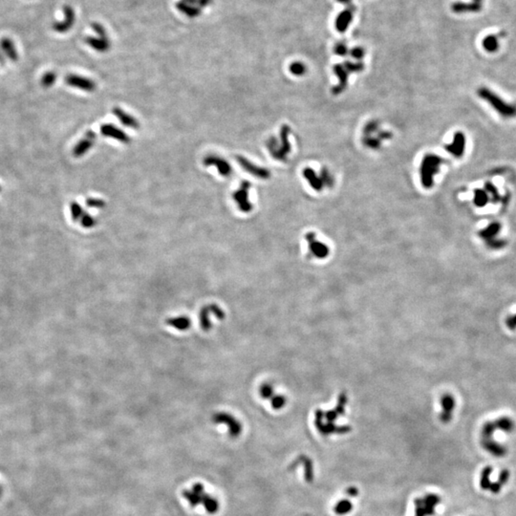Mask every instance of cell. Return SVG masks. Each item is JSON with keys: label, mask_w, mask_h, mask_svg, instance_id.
I'll return each instance as SVG.
<instances>
[{"label": "cell", "mask_w": 516, "mask_h": 516, "mask_svg": "<svg viewBox=\"0 0 516 516\" xmlns=\"http://www.w3.org/2000/svg\"><path fill=\"white\" fill-rule=\"evenodd\" d=\"M347 397L342 394L339 397L338 405L330 410H318L315 413V427L321 435L332 436L335 434H344L347 431L346 427L341 426L339 421L345 415L347 406Z\"/></svg>", "instance_id": "obj_1"}, {"label": "cell", "mask_w": 516, "mask_h": 516, "mask_svg": "<svg viewBox=\"0 0 516 516\" xmlns=\"http://www.w3.org/2000/svg\"><path fill=\"white\" fill-rule=\"evenodd\" d=\"M516 429L515 422L509 417H502L494 422L486 423L481 430V445L490 454L502 458L507 454V447L497 442L494 439V433L496 431H503L506 433H512Z\"/></svg>", "instance_id": "obj_2"}, {"label": "cell", "mask_w": 516, "mask_h": 516, "mask_svg": "<svg viewBox=\"0 0 516 516\" xmlns=\"http://www.w3.org/2000/svg\"><path fill=\"white\" fill-rule=\"evenodd\" d=\"M291 128L287 124H283L280 128L279 140L275 137H270L266 142V147L273 159L281 162H286L288 155L291 152V144L289 142V135Z\"/></svg>", "instance_id": "obj_3"}, {"label": "cell", "mask_w": 516, "mask_h": 516, "mask_svg": "<svg viewBox=\"0 0 516 516\" xmlns=\"http://www.w3.org/2000/svg\"><path fill=\"white\" fill-rule=\"evenodd\" d=\"M443 160L435 154H427L423 158L420 167V176L422 184L426 188H431L434 184V177L440 171Z\"/></svg>", "instance_id": "obj_4"}, {"label": "cell", "mask_w": 516, "mask_h": 516, "mask_svg": "<svg viewBox=\"0 0 516 516\" xmlns=\"http://www.w3.org/2000/svg\"><path fill=\"white\" fill-rule=\"evenodd\" d=\"M184 497L192 506H203L209 513L216 512L218 508L215 498L208 494L201 484L194 485L190 490L184 492Z\"/></svg>", "instance_id": "obj_5"}, {"label": "cell", "mask_w": 516, "mask_h": 516, "mask_svg": "<svg viewBox=\"0 0 516 516\" xmlns=\"http://www.w3.org/2000/svg\"><path fill=\"white\" fill-rule=\"evenodd\" d=\"M478 95L480 98L486 100L492 108L498 112L502 117L512 118L516 116V106L505 101L504 99H502L487 87H481L478 90Z\"/></svg>", "instance_id": "obj_6"}, {"label": "cell", "mask_w": 516, "mask_h": 516, "mask_svg": "<svg viewBox=\"0 0 516 516\" xmlns=\"http://www.w3.org/2000/svg\"><path fill=\"white\" fill-rule=\"evenodd\" d=\"M441 498L435 493L420 496L414 502V516H435Z\"/></svg>", "instance_id": "obj_7"}, {"label": "cell", "mask_w": 516, "mask_h": 516, "mask_svg": "<svg viewBox=\"0 0 516 516\" xmlns=\"http://www.w3.org/2000/svg\"><path fill=\"white\" fill-rule=\"evenodd\" d=\"M356 72V66L353 62H345L344 63H339L334 66V73L339 78V85L334 86L332 89L334 95H339L343 93L348 83V77L351 73Z\"/></svg>", "instance_id": "obj_8"}, {"label": "cell", "mask_w": 516, "mask_h": 516, "mask_svg": "<svg viewBox=\"0 0 516 516\" xmlns=\"http://www.w3.org/2000/svg\"><path fill=\"white\" fill-rule=\"evenodd\" d=\"M212 0H180L176 3V8L188 17H196L201 14L202 9L209 6Z\"/></svg>", "instance_id": "obj_9"}, {"label": "cell", "mask_w": 516, "mask_h": 516, "mask_svg": "<svg viewBox=\"0 0 516 516\" xmlns=\"http://www.w3.org/2000/svg\"><path fill=\"white\" fill-rule=\"evenodd\" d=\"M252 184L249 181H242L238 189L233 194L234 202L239 210L243 213H250L254 209V205L249 200V190Z\"/></svg>", "instance_id": "obj_10"}, {"label": "cell", "mask_w": 516, "mask_h": 516, "mask_svg": "<svg viewBox=\"0 0 516 516\" xmlns=\"http://www.w3.org/2000/svg\"><path fill=\"white\" fill-rule=\"evenodd\" d=\"M305 239L307 240L309 248V257L316 259H325L328 258L330 254V249L323 242H320L317 239V235L313 232L305 234Z\"/></svg>", "instance_id": "obj_11"}, {"label": "cell", "mask_w": 516, "mask_h": 516, "mask_svg": "<svg viewBox=\"0 0 516 516\" xmlns=\"http://www.w3.org/2000/svg\"><path fill=\"white\" fill-rule=\"evenodd\" d=\"M211 316L216 318L217 320H224L225 318V312L223 309L219 307L216 304H210L206 307L203 308L200 312V325L204 331H209L212 328V322H211Z\"/></svg>", "instance_id": "obj_12"}, {"label": "cell", "mask_w": 516, "mask_h": 516, "mask_svg": "<svg viewBox=\"0 0 516 516\" xmlns=\"http://www.w3.org/2000/svg\"><path fill=\"white\" fill-rule=\"evenodd\" d=\"M212 421L217 425H224L228 429L230 435L233 437H236L241 433L242 426L240 422L232 414L226 412H218L215 415H213Z\"/></svg>", "instance_id": "obj_13"}, {"label": "cell", "mask_w": 516, "mask_h": 516, "mask_svg": "<svg viewBox=\"0 0 516 516\" xmlns=\"http://www.w3.org/2000/svg\"><path fill=\"white\" fill-rule=\"evenodd\" d=\"M235 159H236V162L239 164V166L249 174H251L257 178H259V179H262V180H267L270 178V172L269 170L262 168V167H258L256 164L248 160L247 158L241 155L236 156Z\"/></svg>", "instance_id": "obj_14"}, {"label": "cell", "mask_w": 516, "mask_h": 516, "mask_svg": "<svg viewBox=\"0 0 516 516\" xmlns=\"http://www.w3.org/2000/svg\"><path fill=\"white\" fill-rule=\"evenodd\" d=\"M205 167H215L223 177H230L233 174V168L230 163L220 156L210 154L203 159Z\"/></svg>", "instance_id": "obj_15"}, {"label": "cell", "mask_w": 516, "mask_h": 516, "mask_svg": "<svg viewBox=\"0 0 516 516\" xmlns=\"http://www.w3.org/2000/svg\"><path fill=\"white\" fill-rule=\"evenodd\" d=\"M441 405V413H440V420L442 423L447 424L453 418L455 406H456V401L454 397L449 393L443 394L440 400Z\"/></svg>", "instance_id": "obj_16"}, {"label": "cell", "mask_w": 516, "mask_h": 516, "mask_svg": "<svg viewBox=\"0 0 516 516\" xmlns=\"http://www.w3.org/2000/svg\"><path fill=\"white\" fill-rule=\"evenodd\" d=\"M65 83L69 86L81 89L86 92H94L96 90V84L90 80L78 75H69L65 79Z\"/></svg>", "instance_id": "obj_17"}, {"label": "cell", "mask_w": 516, "mask_h": 516, "mask_svg": "<svg viewBox=\"0 0 516 516\" xmlns=\"http://www.w3.org/2000/svg\"><path fill=\"white\" fill-rule=\"evenodd\" d=\"M100 133L104 137L115 139V140L119 141L120 143H123L124 145H128L131 141V138L127 135L124 131L111 123L102 124L100 126Z\"/></svg>", "instance_id": "obj_18"}, {"label": "cell", "mask_w": 516, "mask_h": 516, "mask_svg": "<svg viewBox=\"0 0 516 516\" xmlns=\"http://www.w3.org/2000/svg\"><path fill=\"white\" fill-rule=\"evenodd\" d=\"M355 12H356V7L354 6V4H352L350 6H347V8L337 16L335 25L339 32L344 33L348 29L349 25L351 24V22L353 21Z\"/></svg>", "instance_id": "obj_19"}, {"label": "cell", "mask_w": 516, "mask_h": 516, "mask_svg": "<svg viewBox=\"0 0 516 516\" xmlns=\"http://www.w3.org/2000/svg\"><path fill=\"white\" fill-rule=\"evenodd\" d=\"M96 138H97V136H96L95 132L87 131L86 137L84 139H82L75 146L74 149H73V154H74L75 157L80 158V157H82V156H84L85 154H86L90 150V148L94 146Z\"/></svg>", "instance_id": "obj_20"}, {"label": "cell", "mask_w": 516, "mask_h": 516, "mask_svg": "<svg viewBox=\"0 0 516 516\" xmlns=\"http://www.w3.org/2000/svg\"><path fill=\"white\" fill-rule=\"evenodd\" d=\"M466 148V138L464 133L456 132L453 137V142L445 147L448 153L453 155L455 158H461L465 152Z\"/></svg>", "instance_id": "obj_21"}, {"label": "cell", "mask_w": 516, "mask_h": 516, "mask_svg": "<svg viewBox=\"0 0 516 516\" xmlns=\"http://www.w3.org/2000/svg\"><path fill=\"white\" fill-rule=\"evenodd\" d=\"M484 0H471L469 3L455 2L451 9L456 13H467V12H478L483 9Z\"/></svg>", "instance_id": "obj_22"}, {"label": "cell", "mask_w": 516, "mask_h": 516, "mask_svg": "<svg viewBox=\"0 0 516 516\" xmlns=\"http://www.w3.org/2000/svg\"><path fill=\"white\" fill-rule=\"evenodd\" d=\"M112 112L118 118V120L121 122V123H123L124 126L132 128V129H135V130L140 128L139 121L136 118H134L133 116H131L130 114H128L125 111L123 110L122 108L114 107Z\"/></svg>", "instance_id": "obj_23"}, {"label": "cell", "mask_w": 516, "mask_h": 516, "mask_svg": "<svg viewBox=\"0 0 516 516\" xmlns=\"http://www.w3.org/2000/svg\"><path fill=\"white\" fill-rule=\"evenodd\" d=\"M166 323L168 326L172 327L177 331H180V332L187 331L191 327V320L186 316L172 317V318L168 319Z\"/></svg>", "instance_id": "obj_24"}, {"label": "cell", "mask_w": 516, "mask_h": 516, "mask_svg": "<svg viewBox=\"0 0 516 516\" xmlns=\"http://www.w3.org/2000/svg\"><path fill=\"white\" fill-rule=\"evenodd\" d=\"M302 174L313 189H315L316 191H320L323 189L324 186L322 184V181H321L320 176L316 173L314 170H312L310 168H306L303 170Z\"/></svg>", "instance_id": "obj_25"}, {"label": "cell", "mask_w": 516, "mask_h": 516, "mask_svg": "<svg viewBox=\"0 0 516 516\" xmlns=\"http://www.w3.org/2000/svg\"><path fill=\"white\" fill-rule=\"evenodd\" d=\"M492 472H493V468L491 466H488V467H484L480 473L479 478V486L481 488V490L485 491V492H490L492 487V480H491V476H492Z\"/></svg>", "instance_id": "obj_26"}, {"label": "cell", "mask_w": 516, "mask_h": 516, "mask_svg": "<svg viewBox=\"0 0 516 516\" xmlns=\"http://www.w3.org/2000/svg\"><path fill=\"white\" fill-rule=\"evenodd\" d=\"M86 42L87 44H89L92 48L98 51V52H106L109 49L110 47V44H109V41L108 39L106 38V37H100L99 38H96V37H88L86 39Z\"/></svg>", "instance_id": "obj_27"}, {"label": "cell", "mask_w": 516, "mask_h": 516, "mask_svg": "<svg viewBox=\"0 0 516 516\" xmlns=\"http://www.w3.org/2000/svg\"><path fill=\"white\" fill-rule=\"evenodd\" d=\"M503 36L499 35H490L485 37L483 40V47L486 49L487 52L493 53L499 48V37Z\"/></svg>", "instance_id": "obj_28"}, {"label": "cell", "mask_w": 516, "mask_h": 516, "mask_svg": "<svg viewBox=\"0 0 516 516\" xmlns=\"http://www.w3.org/2000/svg\"><path fill=\"white\" fill-rule=\"evenodd\" d=\"M276 394L275 388L272 383L270 382H264L259 387V395L263 400H269Z\"/></svg>", "instance_id": "obj_29"}, {"label": "cell", "mask_w": 516, "mask_h": 516, "mask_svg": "<svg viewBox=\"0 0 516 516\" xmlns=\"http://www.w3.org/2000/svg\"><path fill=\"white\" fill-rule=\"evenodd\" d=\"M270 404L273 410H281L287 405V398L282 394L276 393L270 399Z\"/></svg>", "instance_id": "obj_30"}, {"label": "cell", "mask_w": 516, "mask_h": 516, "mask_svg": "<svg viewBox=\"0 0 516 516\" xmlns=\"http://www.w3.org/2000/svg\"><path fill=\"white\" fill-rule=\"evenodd\" d=\"M499 230H500V225L498 223H494L492 225H489L485 230L481 231L479 235L481 236V238L489 240L490 238H492L498 234Z\"/></svg>", "instance_id": "obj_31"}, {"label": "cell", "mask_w": 516, "mask_h": 516, "mask_svg": "<svg viewBox=\"0 0 516 516\" xmlns=\"http://www.w3.org/2000/svg\"><path fill=\"white\" fill-rule=\"evenodd\" d=\"M362 143L366 148L374 150H378L381 147V142L380 139L375 138L373 136H364L362 139Z\"/></svg>", "instance_id": "obj_32"}, {"label": "cell", "mask_w": 516, "mask_h": 516, "mask_svg": "<svg viewBox=\"0 0 516 516\" xmlns=\"http://www.w3.org/2000/svg\"><path fill=\"white\" fill-rule=\"evenodd\" d=\"M289 70L292 74L297 76V77H301L306 73L307 67L305 66V64L303 62H295L291 63Z\"/></svg>", "instance_id": "obj_33"}, {"label": "cell", "mask_w": 516, "mask_h": 516, "mask_svg": "<svg viewBox=\"0 0 516 516\" xmlns=\"http://www.w3.org/2000/svg\"><path fill=\"white\" fill-rule=\"evenodd\" d=\"M320 177L321 181H322L323 186L330 187V188L333 187V185L335 184V181H334V178H333L331 173L329 172V171L326 168H323L320 171Z\"/></svg>", "instance_id": "obj_34"}, {"label": "cell", "mask_w": 516, "mask_h": 516, "mask_svg": "<svg viewBox=\"0 0 516 516\" xmlns=\"http://www.w3.org/2000/svg\"><path fill=\"white\" fill-rule=\"evenodd\" d=\"M353 506L350 504L348 500H341L335 506V512L337 515H346L351 512Z\"/></svg>", "instance_id": "obj_35"}, {"label": "cell", "mask_w": 516, "mask_h": 516, "mask_svg": "<svg viewBox=\"0 0 516 516\" xmlns=\"http://www.w3.org/2000/svg\"><path fill=\"white\" fill-rule=\"evenodd\" d=\"M488 200H489V198H488V195H487V193L485 191H483L481 189H476L474 191V199H473V201H474V204L476 206L484 207L487 204Z\"/></svg>", "instance_id": "obj_36"}, {"label": "cell", "mask_w": 516, "mask_h": 516, "mask_svg": "<svg viewBox=\"0 0 516 516\" xmlns=\"http://www.w3.org/2000/svg\"><path fill=\"white\" fill-rule=\"evenodd\" d=\"M70 209H71V214H72L73 220L75 222L81 220V218L85 214V211L82 208V206L77 202H72L70 205Z\"/></svg>", "instance_id": "obj_37"}, {"label": "cell", "mask_w": 516, "mask_h": 516, "mask_svg": "<svg viewBox=\"0 0 516 516\" xmlns=\"http://www.w3.org/2000/svg\"><path fill=\"white\" fill-rule=\"evenodd\" d=\"M56 80H57V75L53 73V72H48V73H46L42 77L41 85L44 86L45 88H48V87H51V86L55 85Z\"/></svg>", "instance_id": "obj_38"}, {"label": "cell", "mask_w": 516, "mask_h": 516, "mask_svg": "<svg viewBox=\"0 0 516 516\" xmlns=\"http://www.w3.org/2000/svg\"><path fill=\"white\" fill-rule=\"evenodd\" d=\"M379 132V123L376 121L369 122L363 128L364 136H372L374 133Z\"/></svg>", "instance_id": "obj_39"}, {"label": "cell", "mask_w": 516, "mask_h": 516, "mask_svg": "<svg viewBox=\"0 0 516 516\" xmlns=\"http://www.w3.org/2000/svg\"><path fill=\"white\" fill-rule=\"evenodd\" d=\"M81 224H82V226H83L84 228H86V229H90V228L95 227V225H96V220H95V218H94L93 216H91L90 214H88V213H86V212H85V214H84L83 217L81 218Z\"/></svg>", "instance_id": "obj_40"}, {"label": "cell", "mask_w": 516, "mask_h": 516, "mask_svg": "<svg viewBox=\"0 0 516 516\" xmlns=\"http://www.w3.org/2000/svg\"><path fill=\"white\" fill-rule=\"evenodd\" d=\"M86 205L89 208H96V209H102L105 207V202L101 199L98 198H88L86 200Z\"/></svg>", "instance_id": "obj_41"}, {"label": "cell", "mask_w": 516, "mask_h": 516, "mask_svg": "<svg viewBox=\"0 0 516 516\" xmlns=\"http://www.w3.org/2000/svg\"><path fill=\"white\" fill-rule=\"evenodd\" d=\"M2 46H3V49H4V51L6 52V54L8 55V57H9L12 61L15 62V61L17 60V54H16L15 50L13 49L12 44H11L10 42H7V41H6V42H3V43H2Z\"/></svg>", "instance_id": "obj_42"}, {"label": "cell", "mask_w": 516, "mask_h": 516, "mask_svg": "<svg viewBox=\"0 0 516 516\" xmlns=\"http://www.w3.org/2000/svg\"><path fill=\"white\" fill-rule=\"evenodd\" d=\"M334 52L335 54H337L338 56H346L349 52L348 47L346 45V43L344 41H341V42H338L336 45H335V48H334Z\"/></svg>", "instance_id": "obj_43"}, {"label": "cell", "mask_w": 516, "mask_h": 516, "mask_svg": "<svg viewBox=\"0 0 516 516\" xmlns=\"http://www.w3.org/2000/svg\"><path fill=\"white\" fill-rule=\"evenodd\" d=\"M350 54H351V56L354 59H356L357 61H360L364 57L365 51L362 47H355V48H353V49L350 51Z\"/></svg>", "instance_id": "obj_44"}, {"label": "cell", "mask_w": 516, "mask_h": 516, "mask_svg": "<svg viewBox=\"0 0 516 516\" xmlns=\"http://www.w3.org/2000/svg\"><path fill=\"white\" fill-rule=\"evenodd\" d=\"M378 139L380 140H388L390 138H392V133L390 132H387V131H379L378 132Z\"/></svg>", "instance_id": "obj_45"}, {"label": "cell", "mask_w": 516, "mask_h": 516, "mask_svg": "<svg viewBox=\"0 0 516 516\" xmlns=\"http://www.w3.org/2000/svg\"><path fill=\"white\" fill-rule=\"evenodd\" d=\"M337 1L343 3L344 5H346V6H350V5L353 4V1H352V0H337Z\"/></svg>", "instance_id": "obj_46"}, {"label": "cell", "mask_w": 516, "mask_h": 516, "mask_svg": "<svg viewBox=\"0 0 516 516\" xmlns=\"http://www.w3.org/2000/svg\"><path fill=\"white\" fill-rule=\"evenodd\" d=\"M0 191H1V186H0Z\"/></svg>", "instance_id": "obj_47"}]
</instances>
